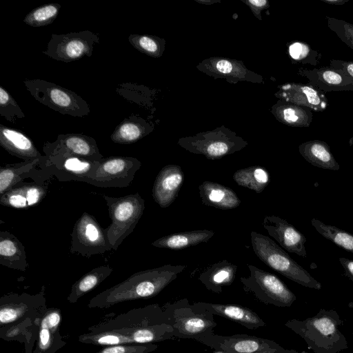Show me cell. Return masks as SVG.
I'll return each mask as SVG.
<instances>
[{"label": "cell", "mask_w": 353, "mask_h": 353, "mask_svg": "<svg viewBox=\"0 0 353 353\" xmlns=\"http://www.w3.org/2000/svg\"><path fill=\"white\" fill-rule=\"evenodd\" d=\"M174 338L163 306L152 303L118 314H108L88 328L78 341L94 345L146 344Z\"/></svg>", "instance_id": "1"}, {"label": "cell", "mask_w": 353, "mask_h": 353, "mask_svg": "<svg viewBox=\"0 0 353 353\" xmlns=\"http://www.w3.org/2000/svg\"><path fill=\"white\" fill-rule=\"evenodd\" d=\"M187 265L170 264L137 272L92 297L88 307L108 309L125 301L152 298L159 294Z\"/></svg>", "instance_id": "2"}, {"label": "cell", "mask_w": 353, "mask_h": 353, "mask_svg": "<svg viewBox=\"0 0 353 353\" xmlns=\"http://www.w3.org/2000/svg\"><path fill=\"white\" fill-rule=\"evenodd\" d=\"M342 324L336 310L322 308L304 320L290 319L285 326L303 339L314 353H339L348 348L347 341L339 328Z\"/></svg>", "instance_id": "3"}, {"label": "cell", "mask_w": 353, "mask_h": 353, "mask_svg": "<svg viewBox=\"0 0 353 353\" xmlns=\"http://www.w3.org/2000/svg\"><path fill=\"white\" fill-rule=\"evenodd\" d=\"M250 236L254 254L267 266L303 287L321 289V283L272 239L253 231Z\"/></svg>", "instance_id": "4"}, {"label": "cell", "mask_w": 353, "mask_h": 353, "mask_svg": "<svg viewBox=\"0 0 353 353\" xmlns=\"http://www.w3.org/2000/svg\"><path fill=\"white\" fill-rule=\"evenodd\" d=\"M163 307L173 328L174 337L198 341L214 334V314L190 304L186 298L167 302Z\"/></svg>", "instance_id": "5"}, {"label": "cell", "mask_w": 353, "mask_h": 353, "mask_svg": "<svg viewBox=\"0 0 353 353\" xmlns=\"http://www.w3.org/2000/svg\"><path fill=\"white\" fill-rule=\"evenodd\" d=\"M112 221L105 228L112 250L118 247L134 230L143 214L145 201L140 194H128L120 197L103 196Z\"/></svg>", "instance_id": "6"}, {"label": "cell", "mask_w": 353, "mask_h": 353, "mask_svg": "<svg viewBox=\"0 0 353 353\" xmlns=\"http://www.w3.org/2000/svg\"><path fill=\"white\" fill-rule=\"evenodd\" d=\"M23 83L35 100L63 115L85 117L90 105L77 93L40 79H25Z\"/></svg>", "instance_id": "7"}, {"label": "cell", "mask_w": 353, "mask_h": 353, "mask_svg": "<svg viewBox=\"0 0 353 353\" xmlns=\"http://www.w3.org/2000/svg\"><path fill=\"white\" fill-rule=\"evenodd\" d=\"M178 144L191 153L214 160L242 150L248 145V142L230 129L221 126L194 136L181 138Z\"/></svg>", "instance_id": "8"}, {"label": "cell", "mask_w": 353, "mask_h": 353, "mask_svg": "<svg viewBox=\"0 0 353 353\" xmlns=\"http://www.w3.org/2000/svg\"><path fill=\"white\" fill-rule=\"evenodd\" d=\"M247 266L250 274L241 277L240 281L244 291L252 293L259 302L288 307L296 301V295L275 274L252 265Z\"/></svg>", "instance_id": "9"}, {"label": "cell", "mask_w": 353, "mask_h": 353, "mask_svg": "<svg viewBox=\"0 0 353 353\" xmlns=\"http://www.w3.org/2000/svg\"><path fill=\"white\" fill-rule=\"evenodd\" d=\"M47 309L45 286L34 294H4L0 298V327L25 320L40 321Z\"/></svg>", "instance_id": "10"}, {"label": "cell", "mask_w": 353, "mask_h": 353, "mask_svg": "<svg viewBox=\"0 0 353 353\" xmlns=\"http://www.w3.org/2000/svg\"><path fill=\"white\" fill-rule=\"evenodd\" d=\"M99 41V34L90 30L52 34L42 53L56 61L68 63L91 57Z\"/></svg>", "instance_id": "11"}, {"label": "cell", "mask_w": 353, "mask_h": 353, "mask_svg": "<svg viewBox=\"0 0 353 353\" xmlns=\"http://www.w3.org/2000/svg\"><path fill=\"white\" fill-rule=\"evenodd\" d=\"M141 162L132 157H109L99 163L84 182L100 188H124L132 182Z\"/></svg>", "instance_id": "12"}, {"label": "cell", "mask_w": 353, "mask_h": 353, "mask_svg": "<svg viewBox=\"0 0 353 353\" xmlns=\"http://www.w3.org/2000/svg\"><path fill=\"white\" fill-rule=\"evenodd\" d=\"M111 250L105 229L94 216L83 213L75 222L71 233L70 252L90 257Z\"/></svg>", "instance_id": "13"}, {"label": "cell", "mask_w": 353, "mask_h": 353, "mask_svg": "<svg viewBox=\"0 0 353 353\" xmlns=\"http://www.w3.org/2000/svg\"><path fill=\"white\" fill-rule=\"evenodd\" d=\"M197 341L222 353H259L281 347L274 341L248 334H213Z\"/></svg>", "instance_id": "14"}, {"label": "cell", "mask_w": 353, "mask_h": 353, "mask_svg": "<svg viewBox=\"0 0 353 353\" xmlns=\"http://www.w3.org/2000/svg\"><path fill=\"white\" fill-rule=\"evenodd\" d=\"M41 163L50 171V174L61 181L84 182L85 179L96 170L99 161H90L67 152H59L44 156Z\"/></svg>", "instance_id": "15"}, {"label": "cell", "mask_w": 353, "mask_h": 353, "mask_svg": "<svg viewBox=\"0 0 353 353\" xmlns=\"http://www.w3.org/2000/svg\"><path fill=\"white\" fill-rule=\"evenodd\" d=\"M43 150L45 156L67 152L92 161L104 158L94 138L79 133L59 134L54 142H46Z\"/></svg>", "instance_id": "16"}, {"label": "cell", "mask_w": 353, "mask_h": 353, "mask_svg": "<svg viewBox=\"0 0 353 353\" xmlns=\"http://www.w3.org/2000/svg\"><path fill=\"white\" fill-rule=\"evenodd\" d=\"M196 68L214 78H224L229 83H236L241 81L263 82L262 76L249 70L241 61L211 57L203 60Z\"/></svg>", "instance_id": "17"}, {"label": "cell", "mask_w": 353, "mask_h": 353, "mask_svg": "<svg viewBox=\"0 0 353 353\" xmlns=\"http://www.w3.org/2000/svg\"><path fill=\"white\" fill-rule=\"evenodd\" d=\"M263 227L284 250L306 257L305 236L285 219L276 216H265Z\"/></svg>", "instance_id": "18"}, {"label": "cell", "mask_w": 353, "mask_h": 353, "mask_svg": "<svg viewBox=\"0 0 353 353\" xmlns=\"http://www.w3.org/2000/svg\"><path fill=\"white\" fill-rule=\"evenodd\" d=\"M61 310L48 308L39 323L37 343L32 353H55L66 345L60 333Z\"/></svg>", "instance_id": "19"}, {"label": "cell", "mask_w": 353, "mask_h": 353, "mask_svg": "<svg viewBox=\"0 0 353 353\" xmlns=\"http://www.w3.org/2000/svg\"><path fill=\"white\" fill-rule=\"evenodd\" d=\"M297 74L306 78L309 84L323 92L353 91V79L330 66L312 70L301 67Z\"/></svg>", "instance_id": "20"}, {"label": "cell", "mask_w": 353, "mask_h": 353, "mask_svg": "<svg viewBox=\"0 0 353 353\" xmlns=\"http://www.w3.org/2000/svg\"><path fill=\"white\" fill-rule=\"evenodd\" d=\"M275 96L296 105L309 108L315 112H323L328 106L324 92L307 83H288L279 86Z\"/></svg>", "instance_id": "21"}, {"label": "cell", "mask_w": 353, "mask_h": 353, "mask_svg": "<svg viewBox=\"0 0 353 353\" xmlns=\"http://www.w3.org/2000/svg\"><path fill=\"white\" fill-rule=\"evenodd\" d=\"M184 181V173L179 165H167L158 173L152 188L154 201L163 208L169 207L176 199Z\"/></svg>", "instance_id": "22"}, {"label": "cell", "mask_w": 353, "mask_h": 353, "mask_svg": "<svg viewBox=\"0 0 353 353\" xmlns=\"http://www.w3.org/2000/svg\"><path fill=\"white\" fill-rule=\"evenodd\" d=\"M192 304L200 310L209 311L214 315L234 321L249 330H254L266 325V323L256 312L241 305L205 302H195Z\"/></svg>", "instance_id": "23"}, {"label": "cell", "mask_w": 353, "mask_h": 353, "mask_svg": "<svg viewBox=\"0 0 353 353\" xmlns=\"http://www.w3.org/2000/svg\"><path fill=\"white\" fill-rule=\"evenodd\" d=\"M48 185L38 183H18L0 197L3 206L28 209L37 205L45 198Z\"/></svg>", "instance_id": "24"}, {"label": "cell", "mask_w": 353, "mask_h": 353, "mask_svg": "<svg viewBox=\"0 0 353 353\" xmlns=\"http://www.w3.org/2000/svg\"><path fill=\"white\" fill-rule=\"evenodd\" d=\"M0 145L10 154L24 161H34L44 157L23 132L2 124H0Z\"/></svg>", "instance_id": "25"}, {"label": "cell", "mask_w": 353, "mask_h": 353, "mask_svg": "<svg viewBox=\"0 0 353 353\" xmlns=\"http://www.w3.org/2000/svg\"><path fill=\"white\" fill-rule=\"evenodd\" d=\"M199 196L205 205L221 210L237 208L241 200L230 188L215 182L205 181L199 186Z\"/></svg>", "instance_id": "26"}, {"label": "cell", "mask_w": 353, "mask_h": 353, "mask_svg": "<svg viewBox=\"0 0 353 353\" xmlns=\"http://www.w3.org/2000/svg\"><path fill=\"white\" fill-rule=\"evenodd\" d=\"M154 129V125L152 121L132 114L115 128L110 139L116 143L131 144L148 135Z\"/></svg>", "instance_id": "27"}, {"label": "cell", "mask_w": 353, "mask_h": 353, "mask_svg": "<svg viewBox=\"0 0 353 353\" xmlns=\"http://www.w3.org/2000/svg\"><path fill=\"white\" fill-rule=\"evenodd\" d=\"M237 266L226 260L211 265L199 276V281L210 291L220 294L223 288L232 284Z\"/></svg>", "instance_id": "28"}, {"label": "cell", "mask_w": 353, "mask_h": 353, "mask_svg": "<svg viewBox=\"0 0 353 353\" xmlns=\"http://www.w3.org/2000/svg\"><path fill=\"white\" fill-rule=\"evenodd\" d=\"M23 245L8 231L0 232V264L7 268L26 271L29 267Z\"/></svg>", "instance_id": "29"}, {"label": "cell", "mask_w": 353, "mask_h": 353, "mask_svg": "<svg viewBox=\"0 0 353 353\" xmlns=\"http://www.w3.org/2000/svg\"><path fill=\"white\" fill-rule=\"evenodd\" d=\"M299 152L304 159L314 166L334 171L340 168L329 145L325 141L320 140L305 141L299 145Z\"/></svg>", "instance_id": "30"}, {"label": "cell", "mask_w": 353, "mask_h": 353, "mask_svg": "<svg viewBox=\"0 0 353 353\" xmlns=\"http://www.w3.org/2000/svg\"><path fill=\"white\" fill-rule=\"evenodd\" d=\"M275 118L289 126L307 128L310 125L313 114L309 108L279 99L271 110Z\"/></svg>", "instance_id": "31"}, {"label": "cell", "mask_w": 353, "mask_h": 353, "mask_svg": "<svg viewBox=\"0 0 353 353\" xmlns=\"http://www.w3.org/2000/svg\"><path fill=\"white\" fill-rule=\"evenodd\" d=\"M214 234L213 231L207 229L177 232L155 240L152 245L159 248L182 250L201 243H206Z\"/></svg>", "instance_id": "32"}, {"label": "cell", "mask_w": 353, "mask_h": 353, "mask_svg": "<svg viewBox=\"0 0 353 353\" xmlns=\"http://www.w3.org/2000/svg\"><path fill=\"white\" fill-rule=\"evenodd\" d=\"M39 321L25 320L0 327V338L24 343L25 353H32L37 342Z\"/></svg>", "instance_id": "33"}, {"label": "cell", "mask_w": 353, "mask_h": 353, "mask_svg": "<svg viewBox=\"0 0 353 353\" xmlns=\"http://www.w3.org/2000/svg\"><path fill=\"white\" fill-rule=\"evenodd\" d=\"M113 269L109 265H101L78 279L71 288L67 301L70 303H75L85 294L94 290L112 272Z\"/></svg>", "instance_id": "34"}, {"label": "cell", "mask_w": 353, "mask_h": 353, "mask_svg": "<svg viewBox=\"0 0 353 353\" xmlns=\"http://www.w3.org/2000/svg\"><path fill=\"white\" fill-rule=\"evenodd\" d=\"M233 179L238 185L261 193L269 184L270 177L264 167L253 165L236 170Z\"/></svg>", "instance_id": "35"}, {"label": "cell", "mask_w": 353, "mask_h": 353, "mask_svg": "<svg viewBox=\"0 0 353 353\" xmlns=\"http://www.w3.org/2000/svg\"><path fill=\"white\" fill-rule=\"evenodd\" d=\"M43 158L1 166L0 168V196H2L18 183L23 181V178L21 176L29 172L37 165L41 164Z\"/></svg>", "instance_id": "36"}, {"label": "cell", "mask_w": 353, "mask_h": 353, "mask_svg": "<svg viewBox=\"0 0 353 353\" xmlns=\"http://www.w3.org/2000/svg\"><path fill=\"white\" fill-rule=\"evenodd\" d=\"M311 224L323 237L353 253V234L336 226L324 223L315 218L311 219Z\"/></svg>", "instance_id": "37"}, {"label": "cell", "mask_w": 353, "mask_h": 353, "mask_svg": "<svg viewBox=\"0 0 353 353\" xmlns=\"http://www.w3.org/2000/svg\"><path fill=\"white\" fill-rule=\"evenodd\" d=\"M130 43L138 51L152 57H160L165 49V40L153 35L131 34Z\"/></svg>", "instance_id": "38"}, {"label": "cell", "mask_w": 353, "mask_h": 353, "mask_svg": "<svg viewBox=\"0 0 353 353\" xmlns=\"http://www.w3.org/2000/svg\"><path fill=\"white\" fill-rule=\"evenodd\" d=\"M61 6L59 3H48L32 10L26 15L23 22L34 28L51 24L57 17Z\"/></svg>", "instance_id": "39"}, {"label": "cell", "mask_w": 353, "mask_h": 353, "mask_svg": "<svg viewBox=\"0 0 353 353\" xmlns=\"http://www.w3.org/2000/svg\"><path fill=\"white\" fill-rule=\"evenodd\" d=\"M288 54L293 63L317 65L321 59V53L312 49L303 41L292 42L288 46Z\"/></svg>", "instance_id": "40"}, {"label": "cell", "mask_w": 353, "mask_h": 353, "mask_svg": "<svg viewBox=\"0 0 353 353\" xmlns=\"http://www.w3.org/2000/svg\"><path fill=\"white\" fill-rule=\"evenodd\" d=\"M0 115L8 121L15 123L25 117L21 108L12 96L3 86H0Z\"/></svg>", "instance_id": "41"}, {"label": "cell", "mask_w": 353, "mask_h": 353, "mask_svg": "<svg viewBox=\"0 0 353 353\" xmlns=\"http://www.w3.org/2000/svg\"><path fill=\"white\" fill-rule=\"evenodd\" d=\"M325 19L329 29L353 50V24L329 16H326Z\"/></svg>", "instance_id": "42"}, {"label": "cell", "mask_w": 353, "mask_h": 353, "mask_svg": "<svg viewBox=\"0 0 353 353\" xmlns=\"http://www.w3.org/2000/svg\"><path fill=\"white\" fill-rule=\"evenodd\" d=\"M158 348L154 343L108 345L90 353H150Z\"/></svg>", "instance_id": "43"}, {"label": "cell", "mask_w": 353, "mask_h": 353, "mask_svg": "<svg viewBox=\"0 0 353 353\" xmlns=\"http://www.w3.org/2000/svg\"><path fill=\"white\" fill-rule=\"evenodd\" d=\"M330 66L342 71L353 79V61H344L332 59L330 61Z\"/></svg>", "instance_id": "44"}, {"label": "cell", "mask_w": 353, "mask_h": 353, "mask_svg": "<svg viewBox=\"0 0 353 353\" xmlns=\"http://www.w3.org/2000/svg\"><path fill=\"white\" fill-rule=\"evenodd\" d=\"M242 1L250 8L255 17L260 21L262 20L261 12L269 7V2L266 0H242Z\"/></svg>", "instance_id": "45"}, {"label": "cell", "mask_w": 353, "mask_h": 353, "mask_svg": "<svg viewBox=\"0 0 353 353\" xmlns=\"http://www.w3.org/2000/svg\"><path fill=\"white\" fill-rule=\"evenodd\" d=\"M339 262L344 269V275L353 282V260L340 257Z\"/></svg>", "instance_id": "46"}, {"label": "cell", "mask_w": 353, "mask_h": 353, "mask_svg": "<svg viewBox=\"0 0 353 353\" xmlns=\"http://www.w3.org/2000/svg\"><path fill=\"white\" fill-rule=\"evenodd\" d=\"M259 353H301L295 350H287L283 348V347H280L277 349H274L271 350H268L265 352H259Z\"/></svg>", "instance_id": "47"}, {"label": "cell", "mask_w": 353, "mask_h": 353, "mask_svg": "<svg viewBox=\"0 0 353 353\" xmlns=\"http://www.w3.org/2000/svg\"><path fill=\"white\" fill-rule=\"evenodd\" d=\"M327 4L333 6H342L348 2L349 0H320Z\"/></svg>", "instance_id": "48"}, {"label": "cell", "mask_w": 353, "mask_h": 353, "mask_svg": "<svg viewBox=\"0 0 353 353\" xmlns=\"http://www.w3.org/2000/svg\"><path fill=\"white\" fill-rule=\"evenodd\" d=\"M197 2L199 3H203V4H212V3H216V2H219V1H199V0H196Z\"/></svg>", "instance_id": "49"}, {"label": "cell", "mask_w": 353, "mask_h": 353, "mask_svg": "<svg viewBox=\"0 0 353 353\" xmlns=\"http://www.w3.org/2000/svg\"><path fill=\"white\" fill-rule=\"evenodd\" d=\"M348 144L350 145V146H353V137H351L349 141H348Z\"/></svg>", "instance_id": "50"}, {"label": "cell", "mask_w": 353, "mask_h": 353, "mask_svg": "<svg viewBox=\"0 0 353 353\" xmlns=\"http://www.w3.org/2000/svg\"><path fill=\"white\" fill-rule=\"evenodd\" d=\"M215 353H222V352H217V351H216V352H215Z\"/></svg>", "instance_id": "51"}]
</instances>
